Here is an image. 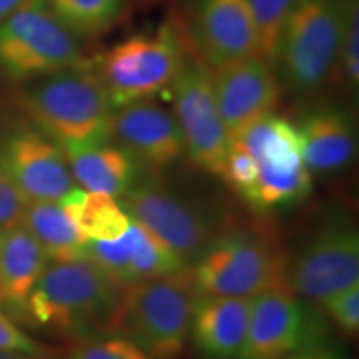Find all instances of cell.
<instances>
[{"label": "cell", "mask_w": 359, "mask_h": 359, "mask_svg": "<svg viewBox=\"0 0 359 359\" xmlns=\"http://www.w3.org/2000/svg\"><path fill=\"white\" fill-rule=\"evenodd\" d=\"M196 296L188 268L127 286L111 331L123 334L150 359H177L190 336Z\"/></svg>", "instance_id": "obj_1"}, {"label": "cell", "mask_w": 359, "mask_h": 359, "mask_svg": "<svg viewBox=\"0 0 359 359\" xmlns=\"http://www.w3.org/2000/svg\"><path fill=\"white\" fill-rule=\"evenodd\" d=\"M120 288L88 259L45 268L25 309L35 323L60 333L88 336L111 331Z\"/></svg>", "instance_id": "obj_2"}, {"label": "cell", "mask_w": 359, "mask_h": 359, "mask_svg": "<svg viewBox=\"0 0 359 359\" xmlns=\"http://www.w3.org/2000/svg\"><path fill=\"white\" fill-rule=\"evenodd\" d=\"M24 109L39 130L60 147L109 140L111 107L100 75L85 69L48 75L27 88Z\"/></svg>", "instance_id": "obj_3"}, {"label": "cell", "mask_w": 359, "mask_h": 359, "mask_svg": "<svg viewBox=\"0 0 359 359\" xmlns=\"http://www.w3.org/2000/svg\"><path fill=\"white\" fill-rule=\"evenodd\" d=\"M190 273L198 296L255 298L291 290L285 253L266 238L243 230L215 236Z\"/></svg>", "instance_id": "obj_4"}, {"label": "cell", "mask_w": 359, "mask_h": 359, "mask_svg": "<svg viewBox=\"0 0 359 359\" xmlns=\"http://www.w3.org/2000/svg\"><path fill=\"white\" fill-rule=\"evenodd\" d=\"M346 0H302L286 22L276 65L294 93L321 88L339 64Z\"/></svg>", "instance_id": "obj_5"}, {"label": "cell", "mask_w": 359, "mask_h": 359, "mask_svg": "<svg viewBox=\"0 0 359 359\" xmlns=\"http://www.w3.org/2000/svg\"><path fill=\"white\" fill-rule=\"evenodd\" d=\"M74 32L43 0H29L0 24V72L17 82L82 69Z\"/></svg>", "instance_id": "obj_6"}, {"label": "cell", "mask_w": 359, "mask_h": 359, "mask_svg": "<svg viewBox=\"0 0 359 359\" xmlns=\"http://www.w3.org/2000/svg\"><path fill=\"white\" fill-rule=\"evenodd\" d=\"M183 65L177 34L163 25L155 34H138L111 47L102 58L100 79L114 110L150 100L168 87Z\"/></svg>", "instance_id": "obj_7"}, {"label": "cell", "mask_w": 359, "mask_h": 359, "mask_svg": "<svg viewBox=\"0 0 359 359\" xmlns=\"http://www.w3.org/2000/svg\"><path fill=\"white\" fill-rule=\"evenodd\" d=\"M120 198V205L132 222L172 250L187 266L196 262L215 238V223L210 213L154 178L137 180Z\"/></svg>", "instance_id": "obj_8"}, {"label": "cell", "mask_w": 359, "mask_h": 359, "mask_svg": "<svg viewBox=\"0 0 359 359\" xmlns=\"http://www.w3.org/2000/svg\"><path fill=\"white\" fill-rule=\"evenodd\" d=\"M170 85L183 154L195 167L222 177L230 137L215 100L212 70L198 62L183 60Z\"/></svg>", "instance_id": "obj_9"}, {"label": "cell", "mask_w": 359, "mask_h": 359, "mask_svg": "<svg viewBox=\"0 0 359 359\" xmlns=\"http://www.w3.org/2000/svg\"><path fill=\"white\" fill-rule=\"evenodd\" d=\"M293 293L323 303L359 285V236L343 219L326 223L309 238L288 266Z\"/></svg>", "instance_id": "obj_10"}, {"label": "cell", "mask_w": 359, "mask_h": 359, "mask_svg": "<svg viewBox=\"0 0 359 359\" xmlns=\"http://www.w3.org/2000/svg\"><path fill=\"white\" fill-rule=\"evenodd\" d=\"M323 330L316 313L293 290L255 296L246 338L236 359H281L320 344Z\"/></svg>", "instance_id": "obj_11"}, {"label": "cell", "mask_w": 359, "mask_h": 359, "mask_svg": "<svg viewBox=\"0 0 359 359\" xmlns=\"http://www.w3.org/2000/svg\"><path fill=\"white\" fill-rule=\"evenodd\" d=\"M0 170L27 203H58L75 188L62 147L39 128L17 127L0 138Z\"/></svg>", "instance_id": "obj_12"}, {"label": "cell", "mask_w": 359, "mask_h": 359, "mask_svg": "<svg viewBox=\"0 0 359 359\" xmlns=\"http://www.w3.org/2000/svg\"><path fill=\"white\" fill-rule=\"evenodd\" d=\"M212 82L230 140L248 125L271 114L281 97L273 65L259 57L218 67L212 72Z\"/></svg>", "instance_id": "obj_13"}, {"label": "cell", "mask_w": 359, "mask_h": 359, "mask_svg": "<svg viewBox=\"0 0 359 359\" xmlns=\"http://www.w3.org/2000/svg\"><path fill=\"white\" fill-rule=\"evenodd\" d=\"M193 34L215 69L257 57V27L246 0H198Z\"/></svg>", "instance_id": "obj_14"}, {"label": "cell", "mask_w": 359, "mask_h": 359, "mask_svg": "<svg viewBox=\"0 0 359 359\" xmlns=\"http://www.w3.org/2000/svg\"><path fill=\"white\" fill-rule=\"evenodd\" d=\"M111 135L138 163L150 170L172 167L183 154V140L173 114L150 100L114 110Z\"/></svg>", "instance_id": "obj_15"}, {"label": "cell", "mask_w": 359, "mask_h": 359, "mask_svg": "<svg viewBox=\"0 0 359 359\" xmlns=\"http://www.w3.org/2000/svg\"><path fill=\"white\" fill-rule=\"evenodd\" d=\"M253 298L200 296L191 314L190 334L208 359H236L248 331Z\"/></svg>", "instance_id": "obj_16"}, {"label": "cell", "mask_w": 359, "mask_h": 359, "mask_svg": "<svg viewBox=\"0 0 359 359\" xmlns=\"http://www.w3.org/2000/svg\"><path fill=\"white\" fill-rule=\"evenodd\" d=\"M296 128L309 172H338L354 158L356 132L351 116L344 110L334 107L316 109L304 115Z\"/></svg>", "instance_id": "obj_17"}, {"label": "cell", "mask_w": 359, "mask_h": 359, "mask_svg": "<svg viewBox=\"0 0 359 359\" xmlns=\"http://www.w3.org/2000/svg\"><path fill=\"white\" fill-rule=\"evenodd\" d=\"M67 165L72 178L85 191L123 196L138 180V161L123 147L110 145L109 140L65 145Z\"/></svg>", "instance_id": "obj_18"}, {"label": "cell", "mask_w": 359, "mask_h": 359, "mask_svg": "<svg viewBox=\"0 0 359 359\" xmlns=\"http://www.w3.org/2000/svg\"><path fill=\"white\" fill-rule=\"evenodd\" d=\"M48 258L22 224L0 230V304L25 309Z\"/></svg>", "instance_id": "obj_19"}, {"label": "cell", "mask_w": 359, "mask_h": 359, "mask_svg": "<svg viewBox=\"0 0 359 359\" xmlns=\"http://www.w3.org/2000/svg\"><path fill=\"white\" fill-rule=\"evenodd\" d=\"M231 140L240 142L255 156L262 172H291L306 167L298 128L281 116H263Z\"/></svg>", "instance_id": "obj_20"}, {"label": "cell", "mask_w": 359, "mask_h": 359, "mask_svg": "<svg viewBox=\"0 0 359 359\" xmlns=\"http://www.w3.org/2000/svg\"><path fill=\"white\" fill-rule=\"evenodd\" d=\"M20 224L34 236L48 259L55 263L87 259L88 240L58 203H29Z\"/></svg>", "instance_id": "obj_21"}, {"label": "cell", "mask_w": 359, "mask_h": 359, "mask_svg": "<svg viewBox=\"0 0 359 359\" xmlns=\"http://www.w3.org/2000/svg\"><path fill=\"white\" fill-rule=\"evenodd\" d=\"M77 230L88 241H110L127 233L132 224L123 206L114 196L74 188L58 201Z\"/></svg>", "instance_id": "obj_22"}, {"label": "cell", "mask_w": 359, "mask_h": 359, "mask_svg": "<svg viewBox=\"0 0 359 359\" xmlns=\"http://www.w3.org/2000/svg\"><path fill=\"white\" fill-rule=\"evenodd\" d=\"M311 172L306 167L291 172H258L255 185L243 198L259 212H271L303 201L311 193Z\"/></svg>", "instance_id": "obj_23"}, {"label": "cell", "mask_w": 359, "mask_h": 359, "mask_svg": "<svg viewBox=\"0 0 359 359\" xmlns=\"http://www.w3.org/2000/svg\"><path fill=\"white\" fill-rule=\"evenodd\" d=\"M130 236V269L128 286L137 283L155 280L187 268L172 250L160 243L145 228L132 222L128 228Z\"/></svg>", "instance_id": "obj_24"}, {"label": "cell", "mask_w": 359, "mask_h": 359, "mask_svg": "<svg viewBox=\"0 0 359 359\" xmlns=\"http://www.w3.org/2000/svg\"><path fill=\"white\" fill-rule=\"evenodd\" d=\"M48 7L70 32L92 35L114 24L122 0H48Z\"/></svg>", "instance_id": "obj_25"}, {"label": "cell", "mask_w": 359, "mask_h": 359, "mask_svg": "<svg viewBox=\"0 0 359 359\" xmlns=\"http://www.w3.org/2000/svg\"><path fill=\"white\" fill-rule=\"evenodd\" d=\"M257 27L258 52L269 65H276L278 48L286 22L302 0H246Z\"/></svg>", "instance_id": "obj_26"}, {"label": "cell", "mask_w": 359, "mask_h": 359, "mask_svg": "<svg viewBox=\"0 0 359 359\" xmlns=\"http://www.w3.org/2000/svg\"><path fill=\"white\" fill-rule=\"evenodd\" d=\"M258 163L240 142L230 140L226 158H224L222 177L224 182L236 190L241 196L255 185L258 178Z\"/></svg>", "instance_id": "obj_27"}, {"label": "cell", "mask_w": 359, "mask_h": 359, "mask_svg": "<svg viewBox=\"0 0 359 359\" xmlns=\"http://www.w3.org/2000/svg\"><path fill=\"white\" fill-rule=\"evenodd\" d=\"M339 65L351 90L359 85V6L358 0H346L343 40H341Z\"/></svg>", "instance_id": "obj_28"}, {"label": "cell", "mask_w": 359, "mask_h": 359, "mask_svg": "<svg viewBox=\"0 0 359 359\" xmlns=\"http://www.w3.org/2000/svg\"><path fill=\"white\" fill-rule=\"evenodd\" d=\"M70 359H150L142 349L125 338L98 339L83 344L72 353Z\"/></svg>", "instance_id": "obj_29"}, {"label": "cell", "mask_w": 359, "mask_h": 359, "mask_svg": "<svg viewBox=\"0 0 359 359\" xmlns=\"http://www.w3.org/2000/svg\"><path fill=\"white\" fill-rule=\"evenodd\" d=\"M323 308L336 321V325L343 327L348 333H358L359 330V285L353 286L343 293H338L326 302Z\"/></svg>", "instance_id": "obj_30"}, {"label": "cell", "mask_w": 359, "mask_h": 359, "mask_svg": "<svg viewBox=\"0 0 359 359\" xmlns=\"http://www.w3.org/2000/svg\"><path fill=\"white\" fill-rule=\"evenodd\" d=\"M27 205L29 203L20 195V191L0 170V230L20 224Z\"/></svg>", "instance_id": "obj_31"}, {"label": "cell", "mask_w": 359, "mask_h": 359, "mask_svg": "<svg viewBox=\"0 0 359 359\" xmlns=\"http://www.w3.org/2000/svg\"><path fill=\"white\" fill-rule=\"evenodd\" d=\"M0 349L30 354V356H42L43 353L40 344L13 325L12 320H8L4 313H0Z\"/></svg>", "instance_id": "obj_32"}, {"label": "cell", "mask_w": 359, "mask_h": 359, "mask_svg": "<svg viewBox=\"0 0 359 359\" xmlns=\"http://www.w3.org/2000/svg\"><path fill=\"white\" fill-rule=\"evenodd\" d=\"M281 359H343V356H341L336 349L316 344V346L304 348L302 351H296L293 354H290V356H285Z\"/></svg>", "instance_id": "obj_33"}, {"label": "cell", "mask_w": 359, "mask_h": 359, "mask_svg": "<svg viewBox=\"0 0 359 359\" xmlns=\"http://www.w3.org/2000/svg\"><path fill=\"white\" fill-rule=\"evenodd\" d=\"M29 0H0V24L7 20L13 12H17Z\"/></svg>", "instance_id": "obj_34"}, {"label": "cell", "mask_w": 359, "mask_h": 359, "mask_svg": "<svg viewBox=\"0 0 359 359\" xmlns=\"http://www.w3.org/2000/svg\"><path fill=\"white\" fill-rule=\"evenodd\" d=\"M0 359H43V358L42 356H30V354L6 351V349H0Z\"/></svg>", "instance_id": "obj_35"}]
</instances>
